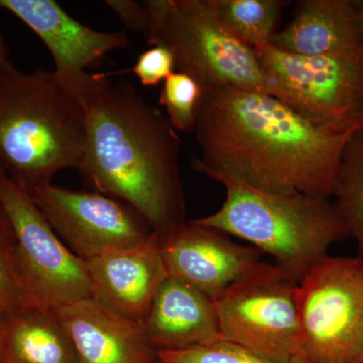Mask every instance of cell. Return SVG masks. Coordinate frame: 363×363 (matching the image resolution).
<instances>
[{
	"label": "cell",
	"instance_id": "1",
	"mask_svg": "<svg viewBox=\"0 0 363 363\" xmlns=\"http://www.w3.org/2000/svg\"><path fill=\"white\" fill-rule=\"evenodd\" d=\"M359 128L306 118L259 91L203 89L192 167L264 192L330 199L344 145Z\"/></svg>",
	"mask_w": 363,
	"mask_h": 363
},
{
	"label": "cell",
	"instance_id": "2",
	"mask_svg": "<svg viewBox=\"0 0 363 363\" xmlns=\"http://www.w3.org/2000/svg\"><path fill=\"white\" fill-rule=\"evenodd\" d=\"M57 77L84 111L85 150L78 171L86 180L100 194L135 210L157 235L186 223L182 140L167 116L124 79L88 72Z\"/></svg>",
	"mask_w": 363,
	"mask_h": 363
},
{
	"label": "cell",
	"instance_id": "3",
	"mask_svg": "<svg viewBox=\"0 0 363 363\" xmlns=\"http://www.w3.org/2000/svg\"><path fill=\"white\" fill-rule=\"evenodd\" d=\"M85 142L82 105L54 71L0 67V171L30 193L78 171Z\"/></svg>",
	"mask_w": 363,
	"mask_h": 363
},
{
	"label": "cell",
	"instance_id": "4",
	"mask_svg": "<svg viewBox=\"0 0 363 363\" xmlns=\"http://www.w3.org/2000/svg\"><path fill=\"white\" fill-rule=\"evenodd\" d=\"M210 178L224 188L225 201L196 223L247 241L298 283L350 236L330 199L264 192L224 175Z\"/></svg>",
	"mask_w": 363,
	"mask_h": 363
},
{
	"label": "cell",
	"instance_id": "5",
	"mask_svg": "<svg viewBox=\"0 0 363 363\" xmlns=\"http://www.w3.org/2000/svg\"><path fill=\"white\" fill-rule=\"evenodd\" d=\"M145 39L173 52L176 71L203 89L236 88L269 94L257 52L212 11L208 0H149Z\"/></svg>",
	"mask_w": 363,
	"mask_h": 363
},
{
	"label": "cell",
	"instance_id": "6",
	"mask_svg": "<svg viewBox=\"0 0 363 363\" xmlns=\"http://www.w3.org/2000/svg\"><path fill=\"white\" fill-rule=\"evenodd\" d=\"M304 360L363 363V259L328 257L298 286Z\"/></svg>",
	"mask_w": 363,
	"mask_h": 363
},
{
	"label": "cell",
	"instance_id": "7",
	"mask_svg": "<svg viewBox=\"0 0 363 363\" xmlns=\"http://www.w3.org/2000/svg\"><path fill=\"white\" fill-rule=\"evenodd\" d=\"M298 281L262 262L216 301L220 337L272 363L304 359Z\"/></svg>",
	"mask_w": 363,
	"mask_h": 363
},
{
	"label": "cell",
	"instance_id": "8",
	"mask_svg": "<svg viewBox=\"0 0 363 363\" xmlns=\"http://www.w3.org/2000/svg\"><path fill=\"white\" fill-rule=\"evenodd\" d=\"M255 52L269 95L311 121L362 128L363 52L298 56L271 44Z\"/></svg>",
	"mask_w": 363,
	"mask_h": 363
},
{
	"label": "cell",
	"instance_id": "9",
	"mask_svg": "<svg viewBox=\"0 0 363 363\" xmlns=\"http://www.w3.org/2000/svg\"><path fill=\"white\" fill-rule=\"evenodd\" d=\"M0 205L11 224L16 262L33 302L52 309L92 297L85 260L64 245L30 194L1 171Z\"/></svg>",
	"mask_w": 363,
	"mask_h": 363
},
{
	"label": "cell",
	"instance_id": "10",
	"mask_svg": "<svg viewBox=\"0 0 363 363\" xmlns=\"http://www.w3.org/2000/svg\"><path fill=\"white\" fill-rule=\"evenodd\" d=\"M28 194L57 235L84 260L135 247L154 233L133 208L100 193L47 183Z\"/></svg>",
	"mask_w": 363,
	"mask_h": 363
},
{
	"label": "cell",
	"instance_id": "11",
	"mask_svg": "<svg viewBox=\"0 0 363 363\" xmlns=\"http://www.w3.org/2000/svg\"><path fill=\"white\" fill-rule=\"evenodd\" d=\"M157 236L169 276L215 302L264 262L257 248L238 245L222 231L194 220Z\"/></svg>",
	"mask_w": 363,
	"mask_h": 363
},
{
	"label": "cell",
	"instance_id": "12",
	"mask_svg": "<svg viewBox=\"0 0 363 363\" xmlns=\"http://www.w3.org/2000/svg\"><path fill=\"white\" fill-rule=\"evenodd\" d=\"M92 298L142 325L169 274L159 236L85 260Z\"/></svg>",
	"mask_w": 363,
	"mask_h": 363
},
{
	"label": "cell",
	"instance_id": "13",
	"mask_svg": "<svg viewBox=\"0 0 363 363\" xmlns=\"http://www.w3.org/2000/svg\"><path fill=\"white\" fill-rule=\"evenodd\" d=\"M79 363H156L142 325L92 297L52 308Z\"/></svg>",
	"mask_w": 363,
	"mask_h": 363
},
{
	"label": "cell",
	"instance_id": "14",
	"mask_svg": "<svg viewBox=\"0 0 363 363\" xmlns=\"http://www.w3.org/2000/svg\"><path fill=\"white\" fill-rule=\"evenodd\" d=\"M0 7L26 23L51 52L55 74L70 77L105 55L130 45L125 33H104L76 21L52 0H0Z\"/></svg>",
	"mask_w": 363,
	"mask_h": 363
},
{
	"label": "cell",
	"instance_id": "15",
	"mask_svg": "<svg viewBox=\"0 0 363 363\" xmlns=\"http://www.w3.org/2000/svg\"><path fill=\"white\" fill-rule=\"evenodd\" d=\"M271 45L298 56L362 54V26L357 1H298L292 20L276 33Z\"/></svg>",
	"mask_w": 363,
	"mask_h": 363
},
{
	"label": "cell",
	"instance_id": "16",
	"mask_svg": "<svg viewBox=\"0 0 363 363\" xmlns=\"http://www.w3.org/2000/svg\"><path fill=\"white\" fill-rule=\"evenodd\" d=\"M142 327L145 340L156 352L185 350L221 338L216 302L169 276Z\"/></svg>",
	"mask_w": 363,
	"mask_h": 363
},
{
	"label": "cell",
	"instance_id": "17",
	"mask_svg": "<svg viewBox=\"0 0 363 363\" xmlns=\"http://www.w3.org/2000/svg\"><path fill=\"white\" fill-rule=\"evenodd\" d=\"M0 363H79L51 308L30 306L0 320Z\"/></svg>",
	"mask_w": 363,
	"mask_h": 363
},
{
	"label": "cell",
	"instance_id": "18",
	"mask_svg": "<svg viewBox=\"0 0 363 363\" xmlns=\"http://www.w3.org/2000/svg\"><path fill=\"white\" fill-rule=\"evenodd\" d=\"M333 197L339 217L357 241V257L363 259V128L344 145Z\"/></svg>",
	"mask_w": 363,
	"mask_h": 363
},
{
	"label": "cell",
	"instance_id": "19",
	"mask_svg": "<svg viewBox=\"0 0 363 363\" xmlns=\"http://www.w3.org/2000/svg\"><path fill=\"white\" fill-rule=\"evenodd\" d=\"M215 14L242 42L257 50L271 44L278 32L281 0H208Z\"/></svg>",
	"mask_w": 363,
	"mask_h": 363
},
{
	"label": "cell",
	"instance_id": "20",
	"mask_svg": "<svg viewBox=\"0 0 363 363\" xmlns=\"http://www.w3.org/2000/svg\"><path fill=\"white\" fill-rule=\"evenodd\" d=\"M203 88L194 79L175 71L162 83L159 104L177 131L194 133Z\"/></svg>",
	"mask_w": 363,
	"mask_h": 363
},
{
	"label": "cell",
	"instance_id": "21",
	"mask_svg": "<svg viewBox=\"0 0 363 363\" xmlns=\"http://www.w3.org/2000/svg\"><path fill=\"white\" fill-rule=\"evenodd\" d=\"M157 358L160 363H272L221 338L185 350L157 351Z\"/></svg>",
	"mask_w": 363,
	"mask_h": 363
},
{
	"label": "cell",
	"instance_id": "22",
	"mask_svg": "<svg viewBox=\"0 0 363 363\" xmlns=\"http://www.w3.org/2000/svg\"><path fill=\"white\" fill-rule=\"evenodd\" d=\"M30 306L38 305L26 290L18 269L13 238L0 234V320Z\"/></svg>",
	"mask_w": 363,
	"mask_h": 363
},
{
	"label": "cell",
	"instance_id": "23",
	"mask_svg": "<svg viewBox=\"0 0 363 363\" xmlns=\"http://www.w3.org/2000/svg\"><path fill=\"white\" fill-rule=\"evenodd\" d=\"M131 71L145 87H154L175 72L173 52L167 45H152L138 56Z\"/></svg>",
	"mask_w": 363,
	"mask_h": 363
},
{
	"label": "cell",
	"instance_id": "24",
	"mask_svg": "<svg viewBox=\"0 0 363 363\" xmlns=\"http://www.w3.org/2000/svg\"><path fill=\"white\" fill-rule=\"evenodd\" d=\"M107 6L117 14L119 20L133 32L145 35L147 26V14L145 4L133 0H107Z\"/></svg>",
	"mask_w": 363,
	"mask_h": 363
},
{
	"label": "cell",
	"instance_id": "25",
	"mask_svg": "<svg viewBox=\"0 0 363 363\" xmlns=\"http://www.w3.org/2000/svg\"><path fill=\"white\" fill-rule=\"evenodd\" d=\"M0 234L2 235L11 236L13 238V230H11V224H9V219H7L1 205H0Z\"/></svg>",
	"mask_w": 363,
	"mask_h": 363
},
{
	"label": "cell",
	"instance_id": "26",
	"mask_svg": "<svg viewBox=\"0 0 363 363\" xmlns=\"http://www.w3.org/2000/svg\"><path fill=\"white\" fill-rule=\"evenodd\" d=\"M11 64L6 44H4V40H2L1 37H0V67L9 66L11 65Z\"/></svg>",
	"mask_w": 363,
	"mask_h": 363
},
{
	"label": "cell",
	"instance_id": "27",
	"mask_svg": "<svg viewBox=\"0 0 363 363\" xmlns=\"http://www.w3.org/2000/svg\"><path fill=\"white\" fill-rule=\"evenodd\" d=\"M357 1L358 11H359L360 26H362V52H363V0H355ZM362 128H363V116L362 119Z\"/></svg>",
	"mask_w": 363,
	"mask_h": 363
},
{
	"label": "cell",
	"instance_id": "28",
	"mask_svg": "<svg viewBox=\"0 0 363 363\" xmlns=\"http://www.w3.org/2000/svg\"><path fill=\"white\" fill-rule=\"evenodd\" d=\"M294 363H311V362H306V360H304V359H298V360H297V362H295Z\"/></svg>",
	"mask_w": 363,
	"mask_h": 363
},
{
	"label": "cell",
	"instance_id": "29",
	"mask_svg": "<svg viewBox=\"0 0 363 363\" xmlns=\"http://www.w3.org/2000/svg\"><path fill=\"white\" fill-rule=\"evenodd\" d=\"M156 363H160L159 362H157Z\"/></svg>",
	"mask_w": 363,
	"mask_h": 363
}]
</instances>
